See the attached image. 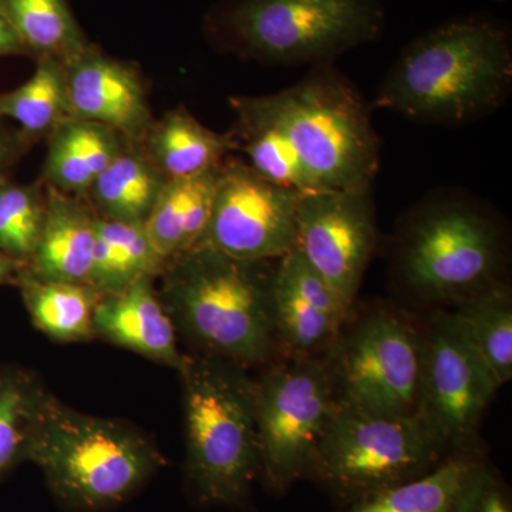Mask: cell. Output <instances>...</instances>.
Segmentation results:
<instances>
[{
  "instance_id": "cell-16",
  "label": "cell",
  "mask_w": 512,
  "mask_h": 512,
  "mask_svg": "<svg viewBox=\"0 0 512 512\" xmlns=\"http://www.w3.org/2000/svg\"><path fill=\"white\" fill-rule=\"evenodd\" d=\"M94 338L104 340L183 372L190 355L178 346V332L165 309L154 278H144L124 291L100 296L94 309Z\"/></svg>"
},
{
  "instance_id": "cell-8",
  "label": "cell",
  "mask_w": 512,
  "mask_h": 512,
  "mask_svg": "<svg viewBox=\"0 0 512 512\" xmlns=\"http://www.w3.org/2000/svg\"><path fill=\"white\" fill-rule=\"evenodd\" d=\"M421 322L393 306L355 309L322 357L338 406L377 416L416 417Z\"/></svg>"
},
{
  "instance_id": "cell-26",
  "label": "cell",
  "mask_w": 512,
  "mask_h": 512,
  "mask_svg": "<svg viewBox=\"0 0 512 512\" xmlns=\"http://www.w3.org/2000/svg\"><path fill=\"white\" fill-rule=\"evenodd\" d=\"M454 318L501 387L512 377V293L507 282L453 305Z\"/></svg>"
},
{
  "instance_id": "cell-32",
  "label": "cell",
  "mask_w": 512,
  "mask_h": 512,
  "mask_svg": "<svg viewBox=\"0 0 512 512\" xmlns=\"http://www.w3.org/2000/svg\"><path fill=\"white\" fill-rule=\"evenodd\" d=\"M19 55H28V52L10 22L5 2L0 0V57Z\"/></svg>"
},
{
  "instance_id": "cell-1",
  "label": "cell",
  "mask_w": 512,
  "mask_h": 512,
  "mask_svg": "<svg viewBox=\"0 0 512 512\" xmlns=\"http://www.w3.org/2000/svg\"><path fill=\"white\" fill-rule=\"evenodd\" d=\"M511 32L485 15L447 20L406 46L384 76L373 107L419 123L460 126L507 101Z\"/></svg>"
},
{
  "instance_id": "cell-25",
  "label": "cell",
  "mask_w": 512,
  "mask_h": 512,
  "mask_svg": "<svg viewBox=\"0 0 512 512\" xmlns=\"http://www.w3.org/2000/svg\"><path fill=\"white\" fill-rule=\"evenodd\" d=\"M164 265L144 225L97 220L89 286L100 296L124 291L140 279H156Z\"/></svg>"
},
{
  "instance_id": "cell-10",
  "label": "cell",
  "mask_w": 512,
  "mask_h": 512,
  "mask_svg": "<svg viewBox=\"0 0 512 512\" xmlns=\"http://www.w3.org/2000/svg\"><path fill=\"white\" fill-rule=\"evenodd\" d=\"M336 407L322 359L276 357L265 366L255 379V420L266 490L285 494L311 478Z\"/></svg>"
},
{
  "instance_id": "cell-28",
  "label": "cell",
  "mask_w": 512,
  "mask_h": 512,
  "mask_svg": "<svg viewBox=\"0 0 512 512\" xmlns=\"http://www.w3.org/2000/svg\"><path fill=\"white\" fill-rule=\"evenodd\" d=\"M69 117L72 113L64 67L55 59H37L28 82L12 92L0 93V120L19 124V134L28 144L49 137Z\"/></svg>"
},
{
  "instance_id": "cell-34",
  "label": "cell",
  "mask_w": 512,
  "mask_h": 512,
  "mask_svg": "<svg viewBox=\"0 0 512 512\" xmlns=\"http://www.w3.org/2000/svg\"><path fill=\"white\" fill-rule=\"evenodd\" d=\"M25 265L19 264V262L13 261L8 255L3 254L0 251V285L8 284L13 279H18L19 272Z\"/></svg>"
},
{
  "instance_id": "cell-30",
  "label": "cell",
  "mask_w": 512,
  "mask_h": 512,
  "mask_svg": "<svg viewBox=\"0 0 512 512\" xmlns=\"http://www.w3.org/2000/svg\"><path fill=\"white\" fill-rule=\"evenodd\" d=\"M46 188L39 184L0 183V251L26 265L42 232Z\"/></svg>"
},
{
  "instance_id": "cell-11",
  "label": "cell",
  "mask_w": 512,
  "mask_h": 512,
  "mask_svg": "<svg viewBox=\"0 0 512 512\" xmlns=\"http://www.w3.org/2000/svg\"><path fill=\"white\" fill-rule=\"evenodd\" d=\"M417 420L447 454L477 450L478 430L500 384L447 309L421 322Z\"/></svg>"
},
{
  "instance_id": "cell-18",
  "label": "cell",
  "mask_w": 512,
  "mask_h": 512,
  "mask_svg": "<svg viewBox=\"0 0 512 512\" xmlns=\"http://www.w3.org/2000/svg\"><path fill=\"white\" fill-rule=\"evenodd\" d=\"M487 464L478 450L450 454L424 476L338 512H463Z\"/></svg>"
},
{
  "instance_id": "cell-27",
  "label": "cell",
  "mask_w": 512,
  "mask_h": 512,
  "mask_svg": "<svg viewBox=\"0 0 512 512\" xmlns=\"http://www.w3.org/2000/svg\"><path fill=\"white\" fill-rule=\"evenodd\" d=\"M26 52L66 64L92 43L74 18L67 0H3Z\"/></svg>"
},
{
  "instance_id": "cell-9",
  "label": "cell",
  "mask_w": 512,
  "mask_h": 512,
  "mask_svg": "<svg viewBox=\"0 0 512 512\" xmlns=\"http://www.w3.org/2000/svg\"><path fill=\"white\" fill-rule=\"evenodd\" d=\"M447 456L417 417L377 416L338 406L309 480L346 507L424 476Z\"/></svg>"
},
{
  "instance_id": "cell-31",
  "label": "cell",
  "mask_w": 512,
  "mask_h": 512,
  "mask_svg": "<svg viewBox=\"0 0 512 512\" xmlns=\"http://www.w3.org/2000/svg\"><path fill=\"white\" fill-rule=\"evenodd\" d=\"M463 512H512L510 488L490 464L478 478Z\"/></svg>"
},
{
  "instance_id": "cell-12",
  "label": "cell",
  "mask_w": 512,
  "mask_h": 512,
  "mask_svg": "<svg viewBox=\"0 0 512 512\" xmlns=\"http://www.w3.org/2000/svg\"><path fill=\"white\" fill-rule=\"evenodd\" d=\"M302 195L227 157L200 244L241 261H278L298 245Z\"/></svg>"
},
{
  "instance_id": "cell-13",
  "label": "cell",
  "mask_w": 512,
  "mask_h": 512,
  "mask_svg": "<svg viewBox=\"0 0 512 512\" xmlns=\"http://www.w3.org/2000/svg\"><path fill=\"white\" fill-rule=\"evenodd\" d=\"M377 245L372 191H316L298 204V248L346 311L357 293Z\"/></svg>"
},
{
  "instance_id": "cell-23",
  "label": "cell",
  "mask_w": 512,
  "mask_h": 512,
  "mask_svg": "<svg viewBox=\"0 0 512 512\" xmlns=\"http://www.w3.org/2000/svg\"><path fill=\"white\" fill-rule=\"evenodd\" d=\"M141 144L168 180L205 173L237 150L229 131H212L185 109L168 111L163 119L154 120Z\"/></svg>"
},
{
  "instance_id": "cell-2",
  "label": "cell",
  "mask_w": 512,
  "mask_h": 512,
  "mask_svg": "<svg viewBox=\"0 0 512 512\" xmlns=\"http://www.w3.org/2000/svg\"><path fill=\"white\" fill-rule=\"evenodd\" d=\"M276 261H241L197 245L165 262L158 292L178 336L197 350L245 369L278 357Z\"/></svg>"
},
{
  "instance_id": "cell-7",
  "label": "cell",
  "mask_w": 512,
  "mask_h": 512,
  "mask_svg": "<svg viewBox=\"0 0 512 512\" xmlns=\"http://www.w3.org/2000/svg\"><path fill=\"white\" fill-rule=\"evenodd\" d=\"M322 191H372L380 140L370 107L335 63L312 66L301 82L261 96Z\"/></svg>"
},
{
  "instance_id": "cell-33",
  "label": "cell",
  "mask_w": 512,
  "mask_h": 512,
  "mask_svg": "<svg viewBox=\"0 0 512 512\" xmlns=\"http://www.w3.org/2000/svg\"><path fill=\"white\" fill-rule=\"evenodd\" d=\"M23 137L13 136L5 127L0 124V183H3V174L18 157L19 150L26 146Z\"/></svg>"
},
{
  "instance_id": "cell-15",
  "label": "cell",
  "mask_w": 512,
  "mask_h": 512,
  "mask_svg": "<svg viewBox=\"0 0 512 512\" xmlns=\"http://www.w3.org/2000/svg\"><path fill=\"white\" fill-rule=\"evenodd\" d=\"M63 67L72 117L113 128L127 143H143L154 119L136 67L94 45Z\"/></svg>"
},
{
  "instance_id": "cell-14",
  "label": "cell",
  "mask_w": 512,
  "mask_h": 512,
  "mask_svg": "<svg viewBox=\"0 0 512 512\" xmlns=\"http://www.w3.org/2000/svg\"><path fill=\"white\" fill-rule=\"evenodd\" d=\"M274 313L278 357L322 359L352 312L296 245L276 261Z\"/></svg>"
},
{
  "instance_id": "cell-6",
  "label": "cell",
  "mask_w": 512,
  "mask_h": 512,
  "mask_svg": "<svg viewBox=\"0 0 512 512\" xmlns=\"http://www.w3.org/2000/svg\"><path fill=\"white\" fill-rule=\"evenodd\" d=\"M222 49L269 64L335 63L383 35L382 0H228L208 16Z\"/></svg>"
},
{
  "instance_id": "cell-5",
  "label": "cell",
  "mask_w": 512,
  "mask_h": 512,
  "mask_svg": "<svg viewBox=\"0 0 512 512\" xmlns=\"http://www.w3.org/2000/svg\"><path fill=\"white\" fill-rule=\"evenodd\" d=\"M505 239L493 215L473 201L440 195L404 217L394 247V272L413 298L453 306L503 282Z\"/></svg>"
},
{
  "instance_id": "cell-17",
  "label": "cell",
  "mask_w": 512,
  "mask_h": 512,
  "mask_svg": "<svg viewBox=\"0 0 512 512\" xmlns=\"http://www.w3.org/2000/svg\"><path fill=\"white\" fill-rule=\"evenodd\" d=\"M97 220L86 198L46 185L45 222L26 268L50 281L89 285Z\"/></svg>"
},
{
  "instance_id": "cell-20",
  "label": "cell",
  "mask_w": 512,
  "mask_h": 512,
  "mask_svg": "<svg viewBox=\"0 0 512 512\" xmlns=\"http://www.w3.org/2000/svg\"><path fill=\"white\" fill-rule=\"evenodd\" d=\"M222 163L195 177L175 178L165 184L144 224L151 244L165 262L200 244L210 222Z\"/></svg>"
},
{
  "instance_id": "cell-24",
  "label": "cell",
  "mask_w": 512,
  "mask_h": 512,
  "mask_svg": "<svg viewBox=\"0 0 512 512\" xmlns=\"http://www.w3.org/2000/svg\"><path fill=\"white\" fill-rule=\"evenodd\" d=\"M16 282L33 325L47 338L59 343L94 339V309L100 295L92 286L39 278L26 266Z\"/></svg>"
},
{
  "instance_id": "cell-3",
  "label": "cell",
  "mask_w": 512,
  "mask_h": 512,
  "mask_svg": "<svg viewBox=\"0 0 512 512\" xmlns=\"http://www.w3.org/2000/svg\"><path fill=\"white\" fill-rule=\"evenodd\" d=\"M25 461L36 464L57 503L72 512L109 510L133 497L165 461L126 421L79 412L47 393Z\"/></svg>"
},
{
  "instance_id": "cell-29",
  "label": "cell",
  "mask_w": 512,
  "mask_h": 512,
  "mask_svg": "<svg viewBox=\"0 0 512 512\" xmlns=\"http://www.w3.org/2000/svg\"><path fill=\"white\" fill-rule=\"evenodd\" d=\"M49 390L16 367L0 369V477L25 461L30 434Z\"/></svg>"
},
{
  "instance_id": "cell-21",
  "label": "cell",
  "mask_w": 512,
  "mask_h": 512,
  "mask_svg": "<svg viewBox=\"0 0 512 512\" xmlns=\"http://www.w3.org/2000/svg\"><path fill=\"white\" fill-rule=\"evenodd\" d=\"M229 104L237 116L229 133L237 141V150L247 156L248 164L255 171L301 194L322 191L303 167L291 140L261 96L231 97Z\"/></svg>"
},
{
  "instance_id": "cell-22",
  "label": "cell",
  "mask_w": 512,
  "mask_h": 512,
  "mask_svg": "<svg viewBox=\"0 0 512 512\" xmlns=\"http://www.w3.org/2000/svg\"><path fill=\"white\" fill-rule=\"evenodd\" d=\"M168 178L141 143H127L94 181L86 200L101 220L144 225Z\"/></svg>"
},
{
  "instance_id": "cell-19",
  "label": "cell",
  "mask_w": 512,
  "mask_h": 512,
  "mask_svg": "<svg viewBox=\"0 0 512 512\" xmlns=\"http://www.w3.org/2000/svg\"><path fill=\"white\" fill-rule=\"evenodd\" d=\"M43 183L66 194L86 198L94 181L127 141L113 128L69 117L47 137Z\"/></svg>"
},
{
  "instance_id": "cell-4",
  "label": "cell",
  "mask_w": 512,
  "mask_h": 512,
  "mask_svg": "<svg viewBox=\"0 0 512 512\" xmlns=\"http://www.w3.org/2000/svg\"><path fill=\"white\" fill-rule=\"evenodd\" d=\"M184 387L185 476L198 504L241 508L259 478L255 379L248 369L190 355Z\"/></svg>"
}]
</instances>
